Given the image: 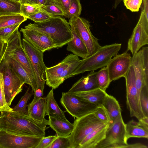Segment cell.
Listing matches in <instances>:
<instances>
[{
	"instance_id": "obj_1",
	"label": "cell",
	"mask_w": 148,
	"mask_h": 148,
	"mask_svg": "<svg viewBox=\"0 0 148 148\" xmlns=\"http://www.w3.org/2000/svg\"><path fill=\"white\" fill-rule=\"evenodd\" d=\"M0 115V130L19 135L43 137L48 124L39 123L26 115L14 111Z\"/></svg>"
},
{
	"instance_id": "obj_2",
	"label": "cell",
	"mask_w": 148,
	"mask_h": 148,
	"mask_svg": "<svg viewBox=\"0 0 148 148\" xmlns=\"http://www.w3.org/2000/svg\"><path fill=\"white\" fill-rule=\"evenodd\" d=\"M24 28L36 30L47 35L57 46L58 48L65 45L73 38L69 22L60 16H54L42 22L29 24Z\"/></svg>"
},
{
	"instance_id": "obj_3",
	"label": "cell",
	"mask_w": 148,
	"mask_h": 148,
	"mask_svg": "<svg viewBox=\"0 0 148 148\" xmlns=\"http://www.w3.org/2000/svg\"><path fill=\"white\" fill-rule=\"evenodd\" d=\"M18 29L5 43L2 58L10 57L18 62L29 76L32 84V91L34 92L37 86L35 75L31 61L23 48L21 34Z\"/></svg>"
},
{
	"instance_id": "obj_4",
	"label": "cell",
	"mask_w": 148,
	"mask_h": 148,
	"mask_svg": "<svg viewBox=\"0 0 148 148\" xmlns=\"http://www.w3.org/2000/svg\"><path fill=\"white\" fill-rule=\"evenodd\" d=\"M121 46V44L116 43L101 46L94 54L82 60L81 64L71 74V77L106 67L112 57L117 54Z\"/></svg>"
},
{
	"instance_id": "obj_5",
	"label": "cell",
	"mask_w": 148,
	"mask_h": 148,
	"mask_svg": "<svg viewBox=\"0 0 148 148\" xmlns=\"http://www.w3.org/2000/svg\"><path fill=\"white\" fill-rule=\"evenodd\" d=\"M73 123V130L69 136L71 148H78L80 143L88 135L106 124L97 118L93 112L75 119Z\"/></svg>"
},
{
	"instance_id": "obj_6",
	"label": "cell",
	"mask_w": 148,
	"mask_h": 148,
	"mask_svg": "<svg viewBox=\"0 0 148 148\" xmlns=\"http://www.w3.org/2000/svg\"><path fill=\"white\" fill-rule=\"evenodd\" d=\"M125 133V124L121 114L109 123L105 138L96 148H123L128 144Z\"/></svg>"
},
{
	"instance_id": "obj_7",
	"label": "cell",
	"mask_w": 148,
	"mask_h": 148,
	"mask_svg": "<svg viewBox=\"0 0 148 148\" xmlns=\"http://www.w3.org/2000/svg\"><path fill=\"white\" fill-rule=\"evenodd\" d=\"M60 102L66 111L74 119H79L93 112L97 106L68 92H62Z\"/></svg>"
},
{
	"instance_id": "obj_8",
	"label": "cell",
	"mask_w": 148,
	"mask_h": 148,
	"mask_svg": "<svg viewBox=\"0 0 148 148\" xmlns=\"http://www.w3.org/2000/svg\"><path fill=\"white\" fill-rule=\"evenodd\" d=\"M69 23L79 38L85 44L88 52V57L95 53L101 47L97 38L92 33L90 22L80 16L71 18Z\"/></svg>"
},
{
	"instance_id": "obj_9",
	"label": "cell",
	"mask_w": 148,
	"mask_h": 148,
	"mask_svg": "<svg viewBox=\"0 0 148 148\" xmlns=\"http://www.w3.org/2000/svg\"><path fill=\"white\" fill-rule=\"evenodd\" d=\"M124 77L126 81L127 108L131 117H134L140 120L146 116L141 109L136 86L135 72L132 64Z\"/></svg>"
},
{
	"instance_id": "obj_10",
	"label": "cell",
	"mask_w": 148,
	"mask_h": 148,
	"mask_svg": "<svg viewBox=\"0 0 148 148\" xmlns=\"http://www.w3.org/2000/svg\"><path fill=\"white\" fill-rule=\"evenodd\" d=\"M0 72L3 74L6 100L10 106L15 97L22 92L24 84L7 61L1 60Z\"/></svg>"
},
{
	"instance_id": "obj_11",
	"label": "cell",
	"mask_w": 148,
	"mask_h": 148,
	"mask_svg": "<svg viewBox=\"0 0 148 148\" xmlns=\"http://www.w3.org/2000/svg\"><path fill=\"white\" fill-rule=\"evenodd\" d=\"M136 86L140 99L142 89L148 87V47H144L132 57Z\"/></svg>"
},
{
	"instance_id": "obj_12",
	"label": "cell",
	"mask_w": 148,
	"mask_h": 148,
	"mask_svg": "<svg viewBox=\"0 0 148 148\" xmlns=\"http://www.w3.org/2000/svg\"><path fill=\"white\" fill-rule=\"evenodd\" d=\"M23 48L29 58L35 75L37 88L44 87L46 81V66L44 52L38 50L24 38L22 40Z\"/></svg>"
},
{
	"instance_id": "obj_13",
	"label": "cell",
	"mask_w": 148,
	"mask_h": 148,
	"mask_svg": "<svg viewBox=\"0 0 148 148\" xmlns=\"http://www.w3.org/2000/svg\"><path fill=\"white\" fill-rule=\"evenodd\" d=\"M42 138L19 135L0 130V148H36Z\"/></svg>"
},
{
	"instance_id": "obj_14",
	"label": "cell",
	"mask_w": 148,
	"mask_h": 148,
	"mask_svg": "<svg viewBox=\"0 0 148 148\" xmlns=\"http://www.w3.org/2000/svg\"><path fill=\"white\" fill-rule=\"evenodd\" d=\"M148 44V21L141 12L139 20L127 42V51L132 56L143 46Z\"/></svg>"
},
{
	"instance_id": "obj_15",
	"label": "cell",
	"mask_w": 148,
	"mask_h": 148,
	"mask_svg": "<svg viewBox=\"0 0 148 148\" xmlns=\"http://www.w3.org/2000/svg\"><path fill=\"white\" fill-rule=\"evenodd\" d=\"M132 60L127 51L117 54L111 59L106 66L111 82L125 76L132 64Z\"/></svg>"
},
{
	"instance_id": "obj_16",
	"label": "cell",
	"mask_w": 148,
	"mask_h": 148,
	"mask_svg": "<svg viewBox=\"0 0 148 148\" xmlns=\"http://www.w3.org/2000/svg\"><path fill=\"white\" fill-rule=\"evenodd\" d=\"M23 38L38 50L44 52L58 46L48 36L34 30L21 28Z\"/></svg>"
},
{
	"instance_id": "obj_17",
	"label": "cell",
	"mask_w": 148,
	"mask_h": 148,
	"mask_svg": "<svg viewBox=\"0 0 148 148\" xmlns=\"http://www.w3.org/2000/svg\"><path fill=\"white\" fill-rule=\"evenodd\" d=\"M78 56L70 54L66 56L57 64L50 67H47L45 70L46 84L53 89L59 86V82L61 75L70 63Z\"/></svg>"
},
{
	"instance_id": "obj_18",
	"label": "cell",
	"mask_w": 148,
	"mask_h": 148,
	"mask_svg": "<svg viewBox=\"0 0 148 148\" xmlns=\"http://www.w3.org/2000/svg\"><path fill=\"white\" fill-rule=\"evenodd\" d=\"M97 72L90 71L77 81L67 92L70 93L89 91L98 88L96 79Z\"/></svg>"
},
{
	"instance_id": "obj_19",
	"label": "cell",
	"mask_w": 148,
	"mask_h": 148,
	"mask_svg": "<svg viewBox=\"0 0 148 148\" xmlns=\"http://www.w3.org/2000/svg\"><path fill=\"white\" fill-rule=\"evenodd\" d=\"M27 115L39 123H47L48 120L45 118L46 114V99L41 97L35 101H32L27 105Z\"/></svg>"
},
{
	"instance_id": "obj_20",
	"label": "cell",
	"mask_w": 148,
	"mask_h": 148,
	"mask_svg": "<svg viewBox=\"0 0 148 148\" xmlns=\"http://www.w3.org/2000/svg\"><path fill=\"white\" fill-rule=\"evenodd\" d=\"M49 118L48 125L56 132L57 136H68L72 132L74 123H71L67 119L51 116H49Z\"/></svg>"
},
{
	"instance_id": "obj_21",
	"label": "cell",
	"mask_w": 148,
	"mask_h": 148,
	"mask_svg": "<svg viewBox=\"0 0 148 148\" xmlns=\"http://www.w3.org/2000/svg\"><path fill=\"white\" fill-rule=\"evenodd\" d=\"M125 137L128 140L131 138H148V124L142 120L136 122L133 120L125 124Z\"/></svg>"
},
{
	"instance_id": "obj_22",
	"label": "cell",
	"mask_w": 148,
	"mask_h": 148,
	"mask_svg": "<svg viewBox=\"0 0 148 148\" xmlns=\"http://www.w3.org/2000/svg\"><path fill=\"white\" fill-rule=\"evenodd\" d=\"M109 123L97 128L85 137L79 145L78 148H96L105 137Z\"/></svg>"
},
{
	"instance_id": "obj_23",
	"label": "cell",
	"mask_w": 148,
	"mask_h": 148,
	"mask_svg": "<svg viewBox=\"0 0 148 148\" xmlns=\"http://www.w3.org/2000/svg\"><path fill=\"white\" fill-rule=\"evenodd\" d=\"M73 35L72 40L67 44L66 50L73 54L83 59L88 56L86 47L82 40L76 34L73 29L71 27Z\"/></svg>"
},
{
	"instance_id": "obj_24",
	"label": "cell",
	"mask_w": 148,
	"mask_h": 148,
	"mask_svg": "<svg viewBox=\"0 0 148 148\" xmlns=\"http://www.w3.org/2000/svg\"><path fill=\"white\" fill-rule=\"evenodd\" d=\"M71 93L97 106L102 105L107 94L106 91L99 88L85 92Z\"/></svg>"
},
{
	"instance_id": "obj_25",
	"label": "cell",
	"mask_w": 148,
	"mask_h": 148,
	"mask_svg": "<svg viewBox=\"0 0 148 148\" xmlns=\"http://www.w3.org/2000/svg\"><path fill=\"white\" fill-rule=\"evenodd\" d=\"M46 99V108L45 116H55L62 119H66L65 116V112L60 108L54 97L53 89L50 91Z\"/></svg>"
},
{
	"instance_id": "obj_26",
	"label": "cell",
	"mask_w": 148,
	"mask_h": 148,
	"mask_svg": "<svg viewBox=\"0 0 148 148\" xmlns=\"http://www.w3.org/2000/svg\"><path fill=\"white\" fill-rule=\"evenodd\" d=\"M102 105L108 112L111 122L121 113V109L118 101L114 97L108 94Z\"/></svg>"
},
{
	"instance_id": "obj_27",
	"label": "cell",
	"mask_w": 148,
	"mask_h": 148,
	"mask_svg": "<svg viewBox=\"0 0 148 148\" xmlns=\"http://www.w3.org/2000/svg\"><path fill=\"white\" fill-rule=\"evenodd\" d=\"M21 5L20 2L14 0H0V16L21 14Z\"/></svg>"
},
{
	"instance_id": "obj_28",
	"label": "cell",
	"mask_w": 148,
	"mask_h": 148,
	"mask_svg": "<svg viewBox=\"0 0 148 148\" xmlns=\"http://www.w3.org/2000/svg\"><path fill=\"white\" fill-rule=\"evenodd\" d=\"M3 60L8 61L23 83L28 84L32 87V84L28 74L16 60L9 57L2 58Z\"/></svg>"
},
{
	"instance_id": "obj_29",
	"label": "cell",
	"mask_w": 148,
	"mask_h": 148,
	"mask_svg": "<svg viewBox=\"0 0 148 148\" xmlns=\"http://www.w3.org/2000/svg\"><path fill=\"white\" fill-rule=\"evenodd\" d=\"M27 18L21 14L0 16V29L22 23Z\"/></svg>"
},
{
	"instance_id": "obj_30",
	"label": "cell",
	"mask_w": 148,
	"mask_h": 148,
	"mask_svg": "<svg viewBox=\"0 0 148 148\" xmlns=\"http://www.w3.org/2000/svg\"><path fill=\"white\" fill-rule=\"evenodd\" d=\"M96 79L98 86L100 89L106 91L111 82L106 67L101 68L97 72Z\"/></svg>"
},
{
	"instance_id": "obj_31",
	"label": "cell",
	"mask_w": 148,
	"mask_h": 148,
	"mask_svg": "<svg viewBox=\"0 0 148 148\" xmlns=\"http://www.w3.org/2000/svg\"><path fill=\"white\" fill-rule=\"evenodd\" d=\"M33 95H34V92L32 90L30 91L29 86L16 105L12 108L13 111L27 115V103Z\"/></svg>"
},
{
	"instance_id": "obj_32",
	"label": "cell",
	"mask_w": 148,
	"mask_h": 148,
	"mask_svg": "<svg viewBox=\"0 0 148 148\" xmlns=\"http://www.w3.org/2000/svg\"><path fill=\"white\" fill-rule=\"evenodd\" d=\"M82 61V60H80L78 57L70 64L60 76L59 82V86L66 79L71 77V74L79 66Z\"/></svg>"
},
{
	"instance_id": "obj_33",
	"label": "cell",
	"mask_w": 148,
	"mask_h": 148,
	"mask_svg": "<svg viewBox=\"0 0 148 148\" xmlns=\"http://www.w3.org/2000/svg\"><path fill=\"white\" fill-rule=\"evenodd\" d=\"M40 11L52 16H66V14L60 6L58 3L39 6Z\"/></svg>"
},
{
	"instance_id": "obj_34",
	"label": "cell",
	"mask_w": 148,
	"mask_h": 148,
	"mask_svg": "<svg viewBox=\"0 0 148 148\" xmlns=\"http://www.w3.org/2000/svg\"><path fill=\"white\" fill-rule=\"evenodd\" d=\"M13 111L7 103L5 97L3 75L0 72V112H10Z\"/></svg>"
},
{
	"instance_id": "obj_35",
	"label": "cell",
	"mask_w": 148,
	"mask_h": 148,
	"mask_svg": "<svg viewBox=\"0 0 148 148\" xmlns=\"http://www.w3.org/2000/svg\"><path fill=\"white\" fill-rule=\"evenodd\" d=\"M82 11V7L80 0H70L68 13L66 17L69 19L80 16Z\"/></svg>"
},
{
	"instance_id": "obj_36",
	"label": "cell",
	"mask_w": 148,
	"mask_h": 148,
	"mask_svg": "<svg viewBox=\"0 0 148 148\" xmlns=\"http://www.w3.org/2000/svg\"><path fill=\"white\" fill-rule=\"evenodd\" d=\"M140 101L143 112L146 117H148V87L143 88L140 95Z\"/></svg>"
},
{
	"instance_id": "obj_37",
	"label": "cell",
	"mask_w": 148,
	"mask_h": 148,
	"mask_svg": "<svg viewBox=\"0 0 148 148\" xmlns=\"http://www.w3.org/2000/svg\"><path fill=\"white\" fill-rule=\"evenodd\" d=\"M49 148H71L69 136H57Z\"/></svg>"
},
{
	"instance_id": "obj_38",
	"label": "cell",
	"mask_w": 148,
	"mask_h": 148,
	"mask_svg": "<svg viewBox=\"0 0 148 148\" xmlns=\"http://www.w3.org/2000/svg\"><path fill=\"white\" fill-rule=\"evenodd\" d=\"M38 5L29 4H21V14L27 18L28 16L40 11Z\"/></svg>"
},
{
	"instance_id": "obj_39",
	"label": "cell",
	"mask_w": 148,
	"mask_h": 148,
	"mask_svg": "<svg viewBox=\"0 0 148 148\" xmlns=\"http://www.w3.org/2000/svg\"><path fill=\"white\" fill-rule=\"evenodd\" d=\"M93 112L97 118L104 123H109L111 122L108 112L102 105L97 106Z\"/></svg>"
},
{
	"instance_id": "obj_40",
	"label": "cell",
	"mask_w": 148,
	"mask_h": 148,
	"mask_svg": "<svg viewBox=\"0 0 148 148\" xmlns=\"http://www.w3.org/2000/svg\"><path fill=\"white\" fill-rule=\"evenodd\" d=\"M21 23L0 29V39L6 42L15 31L18 28Z\"/></svg>"
},
{
	"instance_id": "obj_41",
	"label": "cell",
	"mask_w": 148,
	"mask_h": 148,
	"mask_svg": "<svg viewBox=\"0 0 148 148\" xmlns=\"http://www.w3.org/2000/svg\"><path fill=\"white\" fill-rule=\"evenodd\" d=\"M54 16H51L45 12L40 11L27 17V19H30L35 23H41L49 19Z\"/></svg>"
},
{
	"instance_id": "obj_42",
	"label": "cell",
	"mask_w": 148,
	"mask_h": 148,
	"mask_svg": "<svg viewBox=\"0 0 148 148\" xmlns=\"http://www.w3.org/2000/svg\"><path fill=\"white\" fill-rule=\"evenodd\" d=\"M126 8L132 12H138L139 10L142 0H123Z\"/></svg>"
},
{
	"instance_id": "obj_43",
	"label": "cell",
	"mask_w": 148,
	"mask_h": 148,
	"mask_svg": "<svg viewBox=\"0 0 148 148\" xmlns=\"http://www.w3.org/2000/svg\"><path fill=\"white\" fill-rule=\"evenodd\" d=\"M57 137L56 135L43 137L36 148H49Z\"/></svg>"
},
{
	"instance_id": "obj_44",
	"label": "cell",
	"mask_w": 148,
	"mask_h": 148,
	"mask_svg": "<svg viewBox=\"0 0 148 148\" xmlns=\"http://www.w3.org/2000/svg\"><path fill=\"white\" fill-rule=\"evenodd\" d=\"M62 8L66 14V17L69 10L70 0H56Z\"/></svg>"
},
{
	"instance_id": "obj_45",
	"label": "cell",
	"mask_w": 148,
	"mask_h": 148,
	"mask_svg": "<svg viewBox=\"0 0 148 148\" xmlns=\"http://www.w3.org/2000/svg\"><path fill=\"white\" fill-rule=\"evenodd\" d=\"M140 7L141 12H144L146 19L148 21V0H142Z\"/></svg>"
},
{
	"instance_id": "obj_46",
	"label": "cell",
	"mask_w": 148,
	"mask_h": 148,
	"mask_svg": "<svg viewBox=\"0 0 148 148\" xmlns=\"http://www.w3.org/2000/svg\"><path fill=\"white\" fill-rule=\"evenodd\" d=\"M147 146L140 143L128 144L124 146L123 148H147Z\"/></svg>"
},
{
	"instance_id": "obj_47",
	"label": "cell",
	"mask_w": 148,
	"mask_h": 148,
	"mask_svg": "<svg viewBox=\"0 0 148 148\" xmlns=\"http://www.w3.org/2000/svg\"><path fill=\"white\" fill-rule=\"evenodd\" d=\"M58 3L56 0H38L39 6L50 5Z\"/></svg>"
},
{
	"instance_id": "obj_48",
	"label": "cell",
	"mask_w": 148,
	"mask_h": 148,
	"mask_svg": "<svg viewBox=\"0 0 148 148\" xmlns=\"http://www.w3.org/2000/svg\"><path fill=\"white\" fill-rule=\"evenodd\" d=\"M6 42L4 40L0 39V63L2 60L4 49Z\"/></svg>"
},
{
	"instance_id": "obj_49",
	"label": "cell",
	"mask_w": 148,
	"mask_h": 148,
	"mask_svg": "<svg viewBox=\"0 0 148 148\" xmlns=\"http://www.w3.org/2000/svg\"><path fill=\"white\" fill-rule=\"evenodd\" d=\"M20 3L38 5V0H20Z\"/></svg>"
},
{
	"instance_id": "obj_50",
	"label": "cell",
	"mask_w": 148,
	"mask_h": 148,
	"mask_svg": "<svg viewBox=\"0 0 148 148\" xmlns=\"http://www.w3.org/2000/svg\"><path fill=\"white\" fill-rule=\"evenodd\" d=\"M123 0H115V3L114 5V8L116 9L119 3L122 1Z\"/></svg>"
},
{
	"instance_id": "obj_51",
	"label": "cell",
	"mask_w": 148,
	"mask_h": 148,
	"mask_svg": "<svg viewBox=\"0 0 148 148\" xmlns=\"http://www.w3.org/2000/svg\"><path fill=\"white\" fill-rule=\"evenodd\" d=\"M13 0L15 1H16L19 2H20V0Z\"/></svg>"
}]
</instances>
